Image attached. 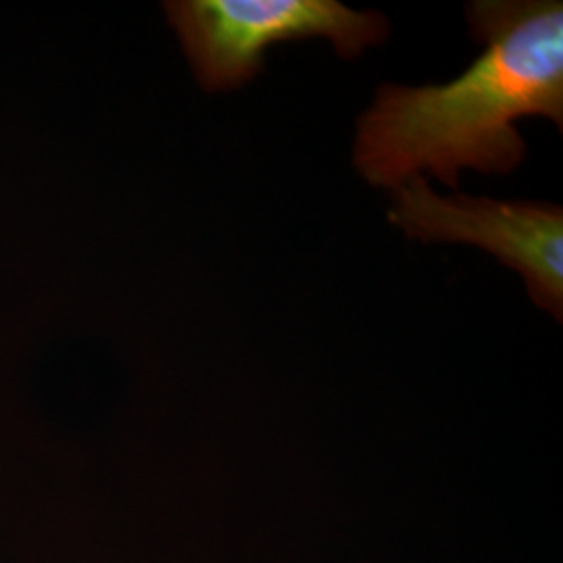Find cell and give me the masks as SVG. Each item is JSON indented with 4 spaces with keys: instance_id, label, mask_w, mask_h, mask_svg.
<instances>
[{
    "instance_id": "6da1fadb",
    "label": "cell",
    "mask_w": 563,
    "mask_h": 563,
    "mask_svg": "<svg viewBox=\"0 0 563 563\" xmlns=\"http://www.w3.org/2000/svg\"><path fill=\"white\" fill-rule=\"evenodd\" d=\"M470 34L484 53L449 84H384L357 123L355 167L372 186L401 188L423 169L449 188L462 169L511 174L526 155L516 121L563 130V4L474 0Z\"/></svg>"
},
{
    "instance_id": "7a4b0ae2",
    "label": "cell",
    "mask_w": 563,
    "mask_h": 563,
    "mask_svg": "<svg viewBox=\"0 0 563 563\" xmlns=\"http://www.w3.org/2000/svg\"><path fill=\"white\" fill-rule=\"evenodd\" d=\"M165 13L207 92L255 80L265 51L282 42L328 38L351 60L390 34L383 13L355 11L339 0H172Z\"/></svg>"
},
{
    "instance_id": "3957f363",
    "label": "cell",
    "mask_w": 563,
    "mask_h": 563,
    "mask_svg": "<svg viewBox=\"0 0 563 563\" xmlns=\"http://www.w3.org/2000/svg\"><path fill=\"white\" fill-rule=\"evenodd\" d=\"M388 220L407 239L476 244L516 269L537 307L563 320V209L526 201L441 197L422 176L395 190Z\"/></svg>"
}]
</instances>
